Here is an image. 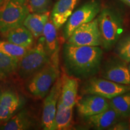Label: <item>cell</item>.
<instances>
[{
    "mask_svg": "<svg viewBox=\"0 0 130 130\" xmlns=\"http://www.w3.org/2000/svg\"><path fill=\"white\" fill-rule=\"evenodd\" d=\"M103 54L100 46H77L65 42L61 53L64 72L78 79L95 77L100 73Z\"/></svg>",
    "mask_w": 130,
    "mask_h": 130,
    "instance_id": "6da1fadb",
    "label": "cell"
},
{
    "mask_svg": "<svg viewBox=\"0 0 130 130\" xmlns=\"http://www.w3.org/2000/svg\"><path fill=\"white\" fill-rule=\"evenodd\" d=\"M60 77V52H58L50 57L41 70L25 81V89L35 98L43 99Z\"/></svg>",
    "mask_w": 130,
    "mask_h": 130,
    "instance_id": "7a4b0ae2",
    "label": "cell"
},
{
    "mask_svg": "<svg viewBox=\"0 0 130 130\" xmlns=\"http://www.w3.org/2000/svg\"><path fill=\"white\" fill-rule=\"evenodd\" d=\"M101 35V46L110 51L121 38L123 31V19L119 12L111 8H105L98 16Z\"/></svg>",
    "mask_w": 130,
    "mask_h": 130,
    "instance_id": "3957f363",
    "label": "cell"
},
{
    "mask_svg": "<svg viewBox=\"0 0 130 130\" xmlns=\"http://www.w3.org/2000/svg\"><path fill=\"white\" fill-rule=\"evenodd\" d=\"M50 59L42 36L19 60L14 74L19 80L25 82L44 67Z\"/></svg>",
    "mask_w": 130,
    "mask_h": 130,
    "instance_id": "277c9868",
    "label": "cell"
},
{
    "mask_svg": "<svg viewBox=\"0 0 130 130\" xmlns=\"http://www.w3.org/2000/svg\"><path fill=\"white\" fill-rule=\"evenodd\" d=\"M27 0H4L0 5V32L2 34L23 25L30 13Z\"/></svg>",
    "mask_w": 130,
    "mask_h": 130,
    "instance_id": "5b68a950",
    "label": "cell"
},
{
    "mask_svg": "<svg viewBox=\"0 0 130 130\" xmlns=\"http://www.w3.org/2000/svg\"><path fill=\"white\" fill-rule=\"evenodd\" d=\"M129 91L130 85L119 84L102 77L95 76L86 79L81 92L83 95H96L110 100Z\"/></svg>",
    "mask_w": 130,
    "mask_h": 130,
    "instance_id": "8992f818",
    "label": "cell"
},
{
    "mask_svg": "<svg viewBox=\"0 0 130 130\" xmlns=\"http://www.w3.org/2000/svg\"><path fill=\"white\" fill-rule=\"evenodd\" d=\"M101 11V2L99 0H90L75 10L66 22L63 31L66 40L71 36L75 29L83 24L88 23L95 19Z\"/></svg>",
    "mask_w": 130,
    "mask_h": 130,
    "instance_id": "52a82bcc",
    "label": "cell"
},
{
    "mask_svg": "<svg viewBox=\"0 0 130 130\" xmlns=\"http://www.w3.org/2000/svg\"><path fill=\"white\" fill-rule=\"evenodd\" d=\"M25 100L15 89L0 87V123L10 119L23 108Z\"/></svg>",
    "mask_w": 130,
    "mask_h": 130,
    "instance_id": "ba28073f",
    "label": "cell"
},
{
    "mask_svg": "<svg viewBox=\"0 0 130 130\" xmlns=\"http://www.w3.org/2000/svg\"><path fill=\"white\" fill-rule=\"evenodd\" d=\"M101 77L117 83L130 85V74L127 63L118 56L108 58L100 69Z\"/></svg>",
    "mask_w": 130,
    "mask_h": 130,
    "instance_id": "9c48e42d",
    "label": "cell"
},
{
    "mask_svg": "<svg viewBox=\"0 0 130 130\" xmlns=\"http://www.w3.org/2000/svg\"><path fill=\"white\" fill-rule=\"evenodd\" d=\"M66 42L77 46H101V35L97 18L78 27Z\"/></svg>",
    "mask_w": 130,
    "mask_h": 130,
    "instance_id": "30bf717a",
    "label": "cell"
},
{
    "mask_svg": "<svg viewBox=\"0 0 130 130\" xmlns=\"http://www.w3.org/2000/svg\"><path fill=\"white\" fill-rule=\"evenodd\" d=\"M61 75L44 98L42 115V126L45 130H51L56 115L57 107L61 93Z\"/></svg>",
    "mask_w": 130,
    "mask_h": 130,
    "instance_id": "8fae6325",
    "label": "cell"
},
{
    "mask_svg": "<svg viewBox=\"0 0 130 130\" xmlns=\"http://www.w3.org/2000/svg\"><path fill=\"white\" fill-rule=\"evenodd\" d=\"M76 104L78 115L83 118L97 115L110 107L108 99L96 95H84Z\"/></svg>",
    "mask_w": 130,
    "mask_h": 130,
    "instance_id": "7c38bea8",
    "label": "cell"
},
{
    "mask_svg": "<svg viewBox=\"0 0 130 130\" xmlns=\"http://www.w3.org/2000/svg\"><path fill=\"white\" fill-rule=\"evenodd\" d=\"M37 121L33 113L26 108L21 109L6 122L0 123L1 130H27L36 127Z\"/></svg>",
    "mask_w": 130,
    "mask_h": 130,
    "instance_id": "4fadbf2b",
    "label": "cell"
},
{
    "mask_svg": "<svg viewBox=\"0 0 130 130\" xmlns=\"http://www.w3.org/2000/svg\"><path fill=\"white\" fill-rule=\"evenodd\" d=\"M61 87L60 98L65 106L73 107L78 101V79L68 75L64 72L61 74Z\"/></svg>",
    "mask_w": 130,
    "mask_h": 130,
    "instance_id": "5bb4252c",
    "label": "cell"
},
{
    "mask_svg": "<svg viewBox=\"0 0 130 130\" xmlns=\"http://www.w3.org/2000/svg\"><path fill=\"white\" fill-rule=\"evenodd\" d=\"M78 0H58L54 6L50 19L57 28L60 29L72 14Z\"/></svg>",
    "mask_w": 130,
    "mask_h": 130,
    "instance_id": "9a60e30c",
    "label": "cell"
},
{
    "mask_svg": "<svg viewBox=\"0 0 130 130\" xmlns=\"http://www.w3.org/2000/svg\"><path fill=\"white\" fill-rule=\"evenodd\" d=\"M89 126L95 129H108L112 125L122 119L117 112L111 107L101 113L85 118Z\"/></svg>",
    "mask_w": 130,
    "mask_h": 130,
    "instance_id": "2e32d148",
    "label": "cell"
},
{
    "mask_svg": "<svg viewBox=\"0 0 130 130\" xmlns=\"http://www.w3.org/2000/svg\"><path fill=\"white\" fill-rule=\"evenodd\" d=\"M3 35L7 41L27 50L35 44V37L24 25L10 29Z\"/></svg>",
    "mask_w": 130,
    "mask_h": 130,
    "instance_id": "e0dca14e",
    "label": "cell"
},
{
    "mask_svg": "<svg viewBox=\"0 0 130 130\" xmlns=\"http://www.w3.org/2000/svg\"><path fill=\"white\" fill-rule=\"evenodd\" d=\"M50 18V12L31 13L27 15L23 25L33 35L36 39L43 36V30L47 21Z\"/></svg>",
    "mask_w": 130,
    "mask_h": 130,
    "instance_id": "ac0fdd59",
    "label": "cell"
},
{
    "mask_svg": "<svg viewBox=\"0 0 130 130\" xmlns=\"http://www.w3.org/2000/svg\"><path fill=\"white\" fill-rule=\"evenodd\" d=\"M72 124L73 107L65 106L59 98L51 130L69 129Z\"/></svg>",
    "mask_w": 130,
    "mask_h": 130,
    "instance_id": "d6986e66",
    "label": "cell"
},
{
    "mask_svg": "<svg viewBox=\"0 0 130 130\" xmlns=\"http://www.w3.org/2000/svg\"><path fill=\"white\" fill-rule=\"evenodd\" d=\"M42 37L44 41L45 49L50 57L60 52V46L58 39L57 28L52 22L50 18L45 26Z\"/></svg>",
    "mask_w": 130,
    "mask_h": 130,
    "instance_id": "ffe728a7",
    "label": "cell"
},
{
    "mask_svg": "<svg viewBox=\"0 0 130 130\" xmlns=\"http://www.w3.org/2000/svg\"><path fill=\"white\" fill-rule=\"evenodd\" d=\"M110 107L123 119L130 118V91L108 100Z\"/></svg>",
    "mask_w": 130,
    "mask_h": 130,
    "instance_id": "44dd1931",
    "label": "cell"
},
{
    "mask_svg": "<svg viewBox=\"0 0 130 130\" xmlns=\"http://www.w3.org/2000/svg\"><path fill=\"white\" fill-rule=\"evenodd\" d=\"M18 58L0 51V79H7L15 74L19 62Z\"/></svg>",
    "mask_w": 130,
    "mask_h": 130,
    "instance_id": "7402d4cb",
    "label": "cell"
},
{
    "mask_svg": "<svg viewBox=\"0 0 130 130\" xmlns=\"http://www.w3.org/2000/svg\"><path fill=\"white\" fill-rule=\"evenodd\" d=\"M114 48L116 56L128 64L130 62V32L122 36Z\"/></svg>",
    "mask_w": 130,
    "mask_h": 130,
    "instance_id": "603a6c76",
    "label": "cell"
},
{
    "mask_svg": "<svg viewBox=\"0 0 130 130\" xmlns=\"http://www.w3.org/2000/svg\"><path fill=\"white\" fill-rule=\"evenodd\" d=\"M27 50L7 40H0V51L18 59H20L25 54Z\"/></svg>",
    "mask_w": 130,
    "mask_h": 130,
    "instance_id": "cb8c5ba5",
    "label": "cell"
},
{
    "mask_svg": "<svg viewBox=\"0 0 130 130\" xmlns=\"http://www.w3.org/2000/svg\"><path fill=\"white\" fill-rule=\"evenodd\" d=\"M30 13H45L50 12L52 0H28Z\"/></svg>",
    "mask_w": 130,
    "mask_h": 130,
    "instance_id": "d4e9b609",
    "label": "cell"
},
{
    "mask_svg": "<svg viewBox=\"0 0 130 130\" xmlns=\"http://www.w3.org/2000/svg\"><path fill=\"white\" fill-rule=\"evenodd\" d=\"M108 130H129V120H120L112 125Z\"/></svg>",
    "mask_w": 130,
    "mask_h": 130,
    "instance_id": "484cf974",
    "label": "cell"
},
{
    "mask_svg": "<svg viewBox=\"0 0 130 130\" xmlns=\"http://www.w3.org/2000/svg\"><path fill=\"white\" fill-rule=\"evenodd\" d=\"M122 1L123 3H124L125 4H126V6H128V7H130V0H120Z\"/></svg>",
    "mask_w": 130,
    "mask_h": 130,
    "instance_id": "4316f807",
    "label": "cell"
},
{
    "mask_svg": "<svg viewBox=\"0 0 130 130\" xmlns=\"http://www.w3.org/2000/svg\"><path fill=\"white\" fill-rule=\"evenodd\" d=\"M128 68H129V74H130V62L128 63Z\"/></svg>",
    "mask_w": 130,
    "mask_h": 130,
    "instance_id": "83f0119b",
    "label": "cell"
},
{
    "mask_svg": "<svg viewBox=\"0 0 130 130\" xmlns=\"http://www.w3.org/2000/svg\"><path fill=\"white\" fill-rule=\"evenodd\" d=\"M3 1H4V0H0V5L1 4V3H3Z\"/></svg>",
    "mask_w": 130,
    "mask_h": 130,
    "instance_id": "f1b7e54d",
    "label": "cell"
},
{
    "mask_svg": "<svg viewBox=\"0 0 130 130\" xmlns=\"http://www.w3.org/2000/svg\"><path fill=\"white\" fill-rule=\"evenodd\" d=\"M129 130H130V118L129 119Z\"/></svg>",
    "mask_w": 130,
    "mask_h": 130,
    "instance_id": "f546056e",
    "label": "cell"
},
{
    "mask_svg": "<svg viewBox=\"0 0 130 130\" xmlns=\"http://www.w3.org/2000/svg\"><path fill=\"white\" fill-rule=\"evenodd\" d=\"M27 1H28V0H27Z\"/></svg>",
    "mask_w": 130,
    "mask_h": 130,
    "instance_id": "4dcf8cb0",
    "label": "cell"
}]
</instances>
